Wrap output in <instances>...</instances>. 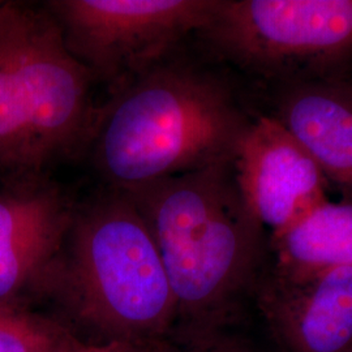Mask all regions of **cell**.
Returning a JSON list of instances; mask_svg holds the SVG:
<instances>
[{
    "label": "cell",
    "instance_id": "cell-1",
    "mask_svg": "<svg viewBox=\"0 0 352 352\" xmlns=\"http://www.w3.org/2000/svg\"><path fill=\"white\" fill-rule=\"evenodd\" d=\"M126 193L162 258L176 302L174 331L232 327L267 252L265 230L240 196L232 161Z\"/></svg>",
    "mask_w": 352,
    "mask_h": 352
},
{
    "label": "cell",
    "instance_id": "cell-2",
    "mask_svg": "<svg viewBox=\"0 0 352 352\" xmlns=\"http://www.w3.org/2000/svg\"><path fill=\"white\" fill-rule=\"evenodd\" d=\"M247 126L226 88L168 58L110 91L88 146L110 188L126 192L232 161Z\"/></svg>",
    "mask_w": 352,
    "mask_h": 352
},
{
    "label": "cell",
    "instance_id": "cell-3",
    "mask_svg": "<svg viewBox=\"0 0 352 352\" xmlns=\"http://www.w3.org/2000/svg\"><path fill=\"white\" fill-rule=\"evenodd\" d=\"M37 289L59 291L110 340H166L175 330V298L157 244L136 205L118 189L76 206Z\"/></svg>",
    "mask_w": 352,
    "mask_h": 352
},
{
    "label": "cell",
    "instance_id": "cell-4",
    "mask_svg": "<svg viewBox=\"0 0 352 352\" xmlns=\"http://www.w3.org/2000/svg\"><path fill=\"white\" fill-rule=\"evenodd\" d=\"M93 77L45 8L0 1V179L46 175L89 145Z\"/></svg>",
    "mask_w": 352,
    "mask_h": 352
},
{
    "label": "cell",
    "instance_id": "cell-5",
    "mask_svg": "<svg viewBox=\"0 0 352 352\" xmlns=\"http://www.w3.org/2000/svg\"><path fill=\"white\" fill-rule=\"evenodd\" d=\"M219 0H51L67 49L110 91L168 59L202 32Z\"/></svg>",
    "mask_w": 352,
    "mask_h": 352
},
{
    "label": "cell",
    "instance_id": "cell-6",
    "mask_svg": "<svg viewBox=\"0 0 352 352\" xmlns=\"http://www.w3.org/2000/svg\"><path fill=\"white\" fill-rule=\"evenodd\" d=\"M201 33L260 72L322 67L352 55V0H219Z\"/></svg>",
    "mask_w": 352,
    "mask_h": 352
},
{
    "label": "cell",
    "instance_id": "cell-7",
    "mask_svg": "<svg viewBox=\"0 0 352 352\" xmlns=\"http://www.w3.org/2000/svg\"><path fill=\"white\" fill-rule=\"evenodd\" d=\"M244 205L270 238L327 201V179L312 155L274 118H260L243 132L232 157Z\"/></svg>",
    "mask_w": 352,
    "mask_h": 352
},
{
    "label": "cell",
    "instance_id": "cell-8",
    "mask_svg": "<svg viewBox=\"0 0 352 352\" xmlns=\"http://www.w3.org/2000/svg\"><path fill=\"white\" fill-rule=\"evenodd\" d=\"M253 299L279 352H350L352 267L287 277L264 267Z\"/></svg>",
    "mask_w": 352,
    "mask_h": 352
},
{
    "label": "cell",
    "instance_id": "cell-9",
    "mask_svg": "<svg viewBox=\"0 0 352 352\" xmlns=\"http://www.w3.org/2000/svg\"><path fill=\"white\" fill-rule=\"evenodd\" d=\"M76 205L46 175L0 188V302L37 289L62 248Z\"/></svg>",
    "mask_w": 352,
    "mask_h": 352
},
{
    "label": "cell",
    "instance_id": "cell-10",
    "mask_svg": "<svg viewBox=\"0 0 352 352\" xmlns=\"http://www.w3.org/2000/svg\"><path fill=\"white\" fill-rule=\"evenodd\" d=\"M327 179L352 195V87L312 82L291 90L278 119Z\"/></svg>",
    "mask_w": 352,
    "mask_h": 352
},
{
    "label": "cell",
    "instance_id": "cell-11",
    "mask_svg": "<svg viewBox=\"0 0 352 352\" xmlns=\"http://www.w3.org/2000/svg\"><path fill=\"white\" fill-rule=\"evenodd\" d=\"M272 270L287 277H309L352 267V202L318 205L302 221L267 240Z\"/></svg>",
    "mask_w": 352,
    "mask_h": 352
},
{
    "label": "cell",
    "instance_id": "cell-12",
    "mask_svg": "<svg viewBox=\"0 0 352 352\" xmlns=\"http://www.w3.org/2000/svg\"><path fill=\"white\" fill-rule=\"evenodd\" d=\"M77 343L69 331L17 302H0V352H64Z\"/></svg>",
    "mask_w": 352,
    "mask_h": 352
},
{
    "label": "cell",
    "instance_id": "cell-13",
    "mask_svg": "<svg viewBox=\"0 0 352 352\" xmlns=\"http://www.w3.org/2000/svg\"><path fill=\"white\" fill-rule=\"evenodd\" d=\"M232 327L174 331L164 352H256Z\"/></svg>",
    "mask_w": 352,
    "mask_h": 352
},
{
    "label": "cell",
    "instance_id": "cell-14",
    "mask_svg": "<svg viewBox=\"0 0 352 352\" xmlns=\"http://www.w3.org/2000/svg\"><path fill=\"white\" fill-rule=\"evenodd\" d=\"M170 337L160 340H110L94 346L77 343L72 349L64 352H164Z\"/></svg>",
    "mask_w": 352,
    "mask_h": 352
},
{
    "label": "cell",
    "instance_id": "cell-15",
    "mask_svg": "<svg viewBox=\"0 0 352 352\" xmlns=\"http://www.w3.org/2000/svg\"><path fill=\"white\" fill-rule=\"evenodd\" d=\"M350 352H352V349H351V351H350Z\"/></svg>",
    "mask_w": 352,
    "mask_h": 352
}]
</instances>
